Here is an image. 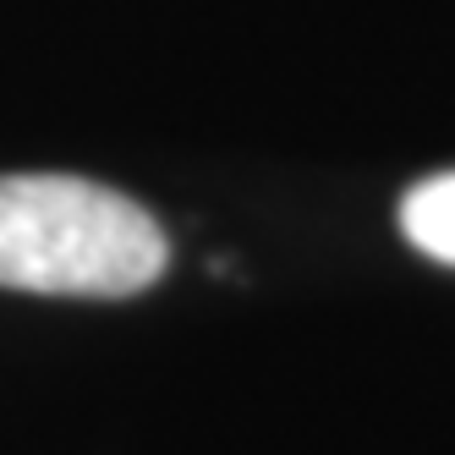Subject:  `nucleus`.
Wrapping results in <instances>:
<instances>
[{
    "label": "nucleus",
    "instance_id": "1",
    "mask_svg": "<svg viewBox=\"0 0 455 455\" xmlns=\"http://www.w3.org/2000/svg\"><path fill=\"white\" fill-rule=\"evenodd\" d=\"M165 231L83 176H0V285L34 297H138L165 275Z\"/></svg>",
    "mask_w": 455,
    "mask_h": 455
},
{
    "label": "nucleus",
    "instance_id": "2",
    "mask_svg": "<svg viewBox=\"0 0 455 455\" xmlns=\"http://www.w3.org/2000/svg\"><path fill=\"white\" fill-rule=\"evenodd\" d=\"M401 231L417 252L455 269V171L417 181L401 198Z\"/></svg>",
    "mask_w": 455,
    "mask_h": 455
}]
</instances>
